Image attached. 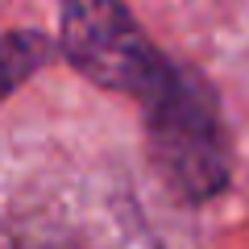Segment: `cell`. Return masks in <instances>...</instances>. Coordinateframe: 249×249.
Listing matches in <instances>:
<instances>
[{
    "mask_svg": "<svg viewBox=\"0 0 249 249\" xmlns=\"http://www.w3.org/2000/svg\"><path fill=\"white\" fill-rule=\"evenodd\" d=\"M62 50L91 83L145 104L175 75L121 0H62Z\"/></svg>",
    "mask_w": 249,
    "mask_h": 249,
    "instance_id": "cell-1",
    "label": "cell"
},
{
    "mask_svg": "<svg viewBox=\"0 0 249 249\" xmlns=\"http://www.w3.org/2000/svg\"><path fill=\"white\" fill-rule=\"evenodd\" d=\"M145 121H150V142L158 154L170 183L187 196H216L229 183V150H224L220 116L204 88L187 71L166 79V88L154 100H145Z\"/></svg>",
    "mask_w": 249,
    "mask_h": 249,
    "instance_id": "cell-2",
    "label": "cell"
},
{
    "mask_svg": "<svg viewBox=\"0 0 249 249\" xmlns=\"http://www.w3.org/2000/svg\"><path fill=\"white\" fill-rule=\"evenodd\" d=\"M46 62H50V42L42 34L21 29V34L0 37V100H9L34 71H42Z\"/></svg>",
    "mask_w": 249,
    "mask_h": 249,
    "instance_id": "cell-3",
    "label": "cell"
}]
</instances>
